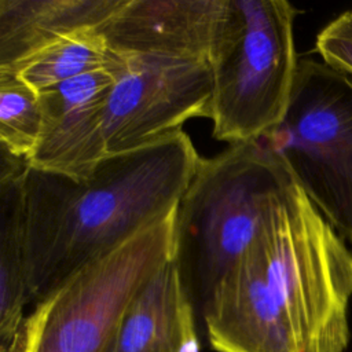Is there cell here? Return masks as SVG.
I'll use <instances>...</instances> for the list:
<instances>
[{
    "label": "cell",
    "mask_w": 352,
    "mask_h": 352,
    "mask_svg": "<svg viewBox=\"0 0 352 352\" xmlns=\"http://www.w3.org/2000/svg\"><path fill=\"white\" fill-rule=\"evenodd\" d=\"M352 252L293 180L201 307L216 352H344Z\"/></svg>",
    "instance_id": "1"
},
{
    "label": "cell",
    "mask_w": 352,
    "mask_h": 352,
    "mask_svg": "<svg viewBox=\"0 0 352 352\" xmlns=\"http://www.w3.org/2000/svg\"><path fill=\"white\" fill-rule=\"evenodd\" d=\"M199 160L190 136L179 131L144 148L106 157L85 180L29 166L25 239L30 304L172 213Z\"/></svg>",
    "instance_id": "2"
},
{
    "label": "cell",
    "mask_w": 352,
    "mask_h": 352,
    "mask_svg": "<svg viewBox=\"0 0 352 352\" xmlns=\"http://www.w3.org/2000/svg\"><path fill=\"white\" fill-rule=\"evenodd\" d=\"M263 140L230 144L201 158L175 219L173 263L195 307L231 271L260 235L293 182Z\"/></svg>",
    "instance_id": "3"
},
{
    "label": "cell",
    "mask_w": 352,
    "mask_h": 352,
    "mask_svg": "<svg viewBox=\"0 0 352 352\" xmlns=\"http://www.w3.org/2000/svg\"><path fill=\"white\" fill-rule=\"evenodd\" d=\"M286 0H228L208 60L213 136L230 144L261 139L283 118L298 67L294 19Z\"/></svg>",
    "instance_id": "4"
},
{
    "label": "cell",
    "mask_w": 352,
    "mask_h": 352,
    "mask_svg": "<svg viewBox=\"0 0 352 352\" xmlns=\"http://www.w3.org/2000/svg\"><path fill=\"white\" fill-rule=\"evenodd\" d=\"M176 209L88 263L34 304L21 326L36 352H103L146 283L173 258Z\"/></svg>",
    "instance_id": "5"
},
{
    "label": "cell",
    "mask_w": 352,
    "mask_h": 352,
    "mask_svg": "<svg viewBox=\"0 0 352 352\" xmlns=\"http://www.w3.org/2000/svg\"><path fill=\"white\" fill-rule=\"evenodd\" d=\"M260 140L352 243V77L323 60L300 59L287 110Z\"/></svg>",
    "instance_id": "6"
},
{
    "label": "cell",
    "mask_w": 352,
    "mask_h": 352,
    "mask_svg": "<svg viewBox=\"0 0 352 352\" xmlns=\"http://www.w3.org/2000/svg\"><path fill=\"white\" fill-rule=\"evenodd\" d=\"M111 72L114 84L103 113L106 157L144 148L183 131L190 118L209 117L208 60L128 55Z\"/></svg>",
    "instance_id": "7"
},
{
    "label": "cell",
    "mask_w": 352,
    "mask_h": 352,
    "mask_svg": "<svg viewBox=\"0 0 352 352\" xmlns=\"http://www.w3.org/2000/svg\"><path fill=\"white\" fill-rule=\"evenodd\" d=\"M114 74L99 69L40 92L43 125L32 169L85 180L106 158L103 113Z\"/></svg>",
    "instance_id": "8"
},
{
    "label": "cell",
    "mask_w": 352,
    "mask_h": 352,
    "mask_svg": "<svg viewBox=\"0 0 352 352\" xmlns=\"http://www.w3.org/2000/svg\"><path fill=\"white\" fill-rule=\"evenodd\" d=\"M227 14L228 0H122L98 30L120 56L209 60Z\"/></svg>",
    "instance_id": "9"
},
{
    "label": "cell",
    "mask_w": 352,
    "mask_h": 352,
    "mask_svg": "<svg viewBox=\"0 0 352 352\" xmlns=\"http://www.w3.org/2000/svg\"><path fill=\"white\" fill-rule=\"evenodd\" d=\"M103 352H199L195 307L173 258L139 292Z\"/></svg>",
    "instance_id": "10"
},
{
    "label": "cell",
    "mask_w": 352,
    "mask_h": 352,
    "mask_svg": "<svg viewBox=\"0 0 352 352\" xmlns=\"http://www.w3.org/2000/svg\"><path fill=\"white\" fill-rule=\"evenodd\" d=\"M122 0H0V72L54 40L99 28Z\"/></svg>",
    "instance_id": "11"
},
{
    "label": "cell",
    "mask_w": 352,
    "mask_h": 352,
    "mask_svg": "<svg viewBox=\"0 0 352 352\" xmlns=\"http://www.w3.org/2000/svg\"><path fill=\"white\" fill-rule=\"evenodd\" d=\"M28 170L26 160L0 148V349L18 333L30 304L25 239Z\"/></svg>",
    "instance_id": "12"
},
{
    "label": "cell",
    "mask_w": 352,
    "mask_h": 352,
    "mask_svg": "<svg viewBox=\"0 0 352 352\" xmlns=\"http://www.w3.org/2000/svg\"><path fill=\"white\" fill-rule=\"evenodd\" d=\"M120 56L109 50L98 28L65 34L36 51L10 72L40 94L82 74L114 70Z\"/></svg>",
    "instance_id": "13"
},
{
    "label": "cell",
    "mask_w": 352,
    "mask_h": 352,
    "mask_svg": "<svg viewBox=\"0 0 352 352\" xmlns=\"http://www.w3.org/2000/svg\"><path fill=\"white\" fill-rule=\"evenodd\" d=\"M40 96L15 74L0 73V148L28 160L41 132Z\"/></svg>",
    "instance_id": "14"
},
{
    "label": "cell",
    "mask_w": 352,
    "mask_h": 352,
    "mask_svg": "<svg viewBox=\"0 0 352 352\" xmlns=\"http://www.w3.org/2000/svg\"><path fill=\"white\" fill-rule=\"evenodd\" d=\"M315 47L324 63L352 77V8L319 32Z\"/></svg>",
    "instance_id": "15"
}]
</instances>
